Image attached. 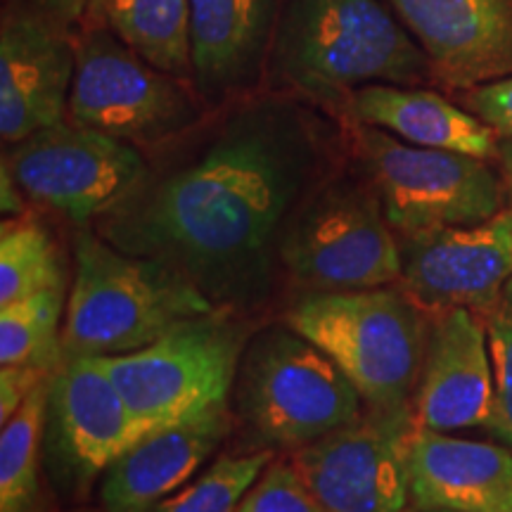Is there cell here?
Returning a JSON list of instances; mask_svg holds the SVG:
<instances>
[{
  "label": "cell",
  "mask_w": 512,
  "mask_h": 512,
  "mask_svg": "<svg viewBox=\"0 0 512 512\" xmlns=\"http://www.w3.org/2000/svg\"><path fill=\"white\" fill-rule=\"evenodd\" d=\"M93 223L102 240L181 273L216 309L271 320L290 302L283 238L339 169V133L287 95L230 105L174 143Z\"/></svg>",
  "instance_id": "6da1fadb"
},
{
  "label": "cell",
  "mask_w": 512,
  "mask_h": 512,
  "mask_svg": "<svg viewBox=\"0 0 512 512\" xmlns=\"http://www.w3.org/2000/svg\"><path fill=\"white\" fill-rule=\"evenodd\" d=\"M273 69L311 105L347 114L358 88L434 81L430 60L382 0H287Z\"/></svg>",
  "instance_id": "7a4b0ae2"
},
{
  "label": "cell",
  "mask_w": 512,
  "mask_h": 512,
  "mask_svg": "<svg viewBox=\"0 0 512 512\" xmlns=\"http://www.w3.org/2000/svg\"><path fill=\"white\" fill-rule=\"evenodd\" d=\"M230 411L240 451L292 453L361 418L366 401L323 349L271 318L242 351Z\"/></svg>",
  "instance_id": "3957f363"
},
{
  "label": "cell",
  "mask_w": 512,
  "mask_h": 512,
  "mask_svg": "<svg viewBox=\"0 0 512 512\" xmlns=\"http://www.w3.org/2000/svg\"><path fill=\"white\" fill-rule=\"evenodd\" d=\"M216 309L181 273L79 228L62 347L67 358L126 356Z\"/></svg>",
  "instance_id": "277c9868"
},
{
  "label": "cell",
  "mask_w": 512,
  "mask_h": 512,
  "mask_svg": "<svg viewBox=\"0 0 512 512\" xmlns=\"http://www.w3.org/2000/svg\"><path fill=\"white\" fill-rule=\"evenodd\" d=\"M280 318L337 363L366 406H413L427 316L399 285L294 294Z\"/></svg>",
  "instance_id": "5b68a950"
},
{
  "label": "cell",
  "mask_w": 512,
  "mask_h": 512,
  "mask_svg": "<svg viewBox=\"0 0 512 512\" xmlns=\"http://www.w3.org/2000/svg\"><path fill=\"white\" fill-rule=\"evenodd\" d=\"M280 259L290 299L304 292L370 290L401 278L399 235L354 166H339L299 207Z\"/></svg>",
  "instance_id": "8992f818"
},
{
  "label": "cell",
  "mask_w": 512,
  "mask_h": 512,
  "mask_svg": "<svg viewBox=\"0 0 512 512\" xmlns=\"http://www.w3.org/2000/svg\"><path fill=\"white\" fill-rule=\"evenodd\" d=\"M349 157L396 235L477 226L505 209L501 171L486 159L403 143L363 124H351Z\"/></svg>",
  "instance_id": "52a82bcc"
},
{
  "label": "cell",
  "mask_w": 512,
  "mask_h": 512,
  "mask_svg": "<svg viewBox=\"0 0 512 512\" xmlns=\"http://www.w3.org/2000/svg\"><path fill=\"white\" fill-rule=\"evenodd\" d=\"M259 320L211 309L147 349L95 358L147 432L228 403L240 358Z\"/></svg>",
  "instance_id": "ba28073f"
},
{
  "label": "cell",
  "mask_w": 512,
  "mask_h": 512,
  "mask_svg": "<svg viewBox=\"0 0 512 512\" xmlns=\"http://www.w3.org/2000/svg\"><path fill=\"white\" fill-rule=\"evenodd\" d=\"M69 119L140 150L174 143L207 119L185 79L152 67L114 31L95 29L76 48Z\"/></svg>",
  "instance_id": "9c48e42d"
},
{
  "label": "cell",
  "mask_w": 512,
  "mask_h": 512,
  "mask_svg": "<svg viewBox=\"0 0 512 512\" xmlns=\"http://www.w3.org/2000/svg\"><path fill=\"white\" fill-rule=\"evenodd\" d=\"M3 166L29 202L88 228L140 181L147 157L69 119L10 145Z\"/></svg>",
  "instance_id": "30bf717a"
},
{
  "label": "cell",
  "mask_w": 512,
  "mask_h": 512,
  "mask_svg": "<svg viewBox=\"0 0 512 512\" xmlns=\"http://www.w3.org/2000/svg\"><path fill=\"white\" fill-rule=\"evenodd\" d=\"M147 434L95 358H67L50 377L43 472L62 498L81 501L107 467Z\"/></svg>",
  "instance_id": "8fae6325"
},
{
  "label": "cell",
  "mask_w": 512,
  "mask_h": 512,
  "mask_svg": "<svg viewBox=\"0 0 512 512\" xmlns=\"http://www.w3.org/2000/svg\"><path fill=\"white\" fill-rule=\"evenodd\" d=\"M415 427L413 406H366L358 420L287 458L328 512H406Z\"/></svg>",
  "instance_id": "7c38bea8"
},
{
  "label": "cell",
  "mask_w": 512,
  "mask_h": 512,
  "mask_svg": "<svg viewBox=\"0 0 512 512\" xmlns=\"http://www.w3.org/2000/svg\"><path fill=\"white\" fill-rule=\"evenodd\" d=\"M399 285L422 311L486 313L512 280V216L508 209L477 226L399 235Z\"/></svg>",
  "instance_id": "4fadbf2b"
},
{
  "label": "cell",
  "mask_w": 512,
  "mask_h": 512,
  "mask_svg": "<svg viewBox=\"0 0 512 512\" xmlns=\"http://www.w3.org/2000/svg\"><path fill=\"white\" fill-rule=\"evenodd\" d=\"M413 415L418 427L444 434L491 430L496 382L486 325L479 313L451 309L427 316Z\"/></svg>",
  "instance_id": "5bb4252c"
},
{
  "label": "cell",
  "mask_w": 512,
  "mask_h": 512,
  "mask_svg": "<svg viewBox=\"0 0 512 512\" xmlns=\"http://www.w3.org/2000/svg\"><path fill=\"white\" fill-rule=\"evenodd\" d=\"M451 91L512 76V0H387Z\"/></svg>",
  "instance_id": "9a60e30c"
},
{
  "label": "cell",
  "mask_w": 512,
  "mask_h": 512,
  "mask_svg": "<svg viewBox=\"0 0 512 512\" xmlns=\"http://www.w3.org/2000/svg\"><path fill=\"white\" fill-rule=\"evenodd\" d=\"M76 48L48 19L10 12L0 29V136L15 145L69 112Z\"/></svg>",
  "instance_id": "2e32d148"
},
{
  "label": "cell",
  "mask_w": 512,
  "mask_h": 512,
  "mask_svg": "<svg viewBox=\"0 0 512 512\" xmlns=\"http://www.w3.org/2000/svg\"><path fill=\"white\" fill-rule=\"evenodd\" d=\"M233 432L230 401L150 432L126 448L102 475V510L152 512L164 498L200 475L204 463L219 453Z\"/></svg>",
  "instance_id": "e0dca14e"
},
{
  "label": "cell",
  "mask_w": 512,
  "mask_h": 512,
  "mask_svg": "<svg viewBox=\"0 0 512 512\" xmlns=\"http://www.w3.org/2000/svg\"><path fill=\"white\" fill-rule=\"evenodd\" d=\"M408 484L415 510L512 512V448L415 427Z\"/></svg>",
  "instance_id": "ac0fdd59"
},
{
  "label": "cell",
  "mask_w": 512,
  "mask_h": 512,
  "mask_svg": "<svg viewBox=\"0 0 512 512\" xmlns=\"http://www.w3.org/2000/svg\"><path fill=\"white\" fill-rule=\"evenodd\" d=\"M275 0H190L192 83L219 110L259 83Z\"/></svg>",
  "instance_id": "d6986e66"
},
{
  "label": "cell",
  "mask_w": 512,
  "mask_h": 512,
  "mask_svg": "<svg viewBox=\"0 0 512 512\" xmlns=\"http://www.w3.org/2000/svg\"><path fill=\"white\" fill-rule=\"evenodd\" d=\"M347 117L351 124L382 128L403 143L463 152L479 159L496 157L501 143L494 128L470 110L415 86L373 83L358 88L349 100Z\"/></svg>",
  "instance_id": "ffe728a7"
},
{
  "label": "cell",
  "mask_w": 512,
  "mask_h": 512,
  "mask_svg": "<svg viewBox=\"0 0 512 512\" xmlns=\"http://www.w3.org/2000/svg\"><path fill=\"white\" fill-rule=\"evenodd\" d=\"M114 34L178 79L192 81L190 0H102Z\"/></svg>",
  "instance_id": "44dd1931"
},
{
  "label": "cell",
  "mask_w": 512,
  "mask_h": 512,
  "mask_svg": "<svg viewBox=\"0 0 512 512\" xmlns=\"http://www.w3.org/2000/svg\"><path fill=\"white\" fill-rule=\"evenodd\" d=\"M67 283V259L48 223L29 209L5 216L0 226V306Z\"/></svg>",
  "instance_id": "7402d4cb"
},
{
  "label": "cell",
  "mask_w": 512,
  "mask_h": 512,
  "mask_svg": "<svg viewBox=\"0 0 512 512\" xmlns=\"http://www.w3.org/2000/svg\"><path fill=\"white\" fill-rule=\"evenodd\" d=\"M50 380L31 392L0 434V512H46L41 470Z\"/></svg>",
  "instance_id": "603a6c76"
},
{
  "label": "cell",
  "mask_w": 512,
  "mask_h": 512,
  "mask_svg": "<svg viewBox=\"0 0 512 512\" xmlns=\"http://www.w3.org/2000/svg\"><path fill=\"white\" fill-rule=\"evenodd\" d=\"M69 287H55L0 306V366L57 370L64 363L60 320Z\"/></svg>",
  "instance_id": "cb8c5ba5"
},
{
  "label": "cell",
  "mask_w": 512,
  "mask_h": 512,
  "mask_svg": "<svg viewBox=\"0 0 512 512\" xmlns=\"http://www.w3.org/2000/svg\"><path fill=\"white\" fill-rule=\"evenodd\" d=\"M275 456L266 448L223 453L152 512H235Z\"/></svg>",
  "instance_id": "d4e9b609"
},
{
  "label": "cell",
  "mask_w": 512,
  "mask_h": 512,
  "mask_svg": "<svg viewBox=\"0 0 512 512\" xmlns=\"http://www.w3.org/2000/svg\"><path fill=\"white\" fill-rule=\"evenodd\" d=\"M484 318L496 382V418L491 432L512 448V280Z\"/></svg>",
  "instance_id": "484cf974"
},
{
  "label": "cell",
  "mask_w": 512,
  "mask_h": 512,
  "mask_svg": "<svg viewBox=\"0 0 512 512\" xmlns=\"http://www.w3.org/2000/svg\"><path fill=\"white\" fill-rule=\"evenodd\" d=\"M235 512H328L294 470L290 458L275 456Z\"/></svg>",
  "instance_id": "4316f807"
},
{
  "label": "cell",
  "mask_w": 512,
  "mask_h": 512,
  "mask_svg": "<svg viewBox=\"0 0 512 512\" xmlns=\"http://www.w3.org/2000/svg\"><path fill=\"white\" fill-rule=\"evenodd\" d=\"M465 110L496 131L498 138H512V76L482 83L463 93Z\"/></svg>",
  "instance_id": "83f0119b"
},
{
  "label": "cell",
  "mask_w": 512,
  "mask_h": 512,
  "mask_svg": "<svg viewBox=\"0 0 512 512\" xmlns=\"http://www.w3.org/2000/svg\"><path fill=\"white\" fill-rule=\"evenodd\" d=\"M55 370L36 366H3L0 368V427L10 422L31 392L53 377Z\"/></svg>",
  "instance_id": "f1b7e54d"
},
{
  "label": "cell",
  "mask_w": 512,
  "mask_h": 512,
  "mask_svg": "<svg viewBox=\"0 0 512 512\" xmlns=\"http://www.w3.org/2000/svg\"><path fill=\"white\" fill-rule=\"evenodd\" d=\"M43 15H53L57 19H76L91 8L95 0H27Z\"/></svg>",
  "instance_id": "f546056e"
},
{
  "label": "cell",
  "mask_w": 512,
  "mask_h": 512,
  "mask_svg": "<svg viewBox=\"0 0 512 512\" xmlns=\"http://www.w3.org/2000/svg\"><path fill=\"white\" fill-rule=\"evenodd\" d=\"M0 181H3V214L5 216H17L27 211V204H24V192L19 190L15 178L8 171V166H3V174H0Z\"/></svg>",
  "instance_id": "4dcf8cb0"
},
{
  "label": "cell",
  "mask_w": 512,
  "mask_h": 512,
  "mask_svg": "<svg viewBox=\"0 0 512 512\" xmlns=\"http://www.w3.org/2000/svg\"><path fill=\"white\" fill-rule=\"evenodd\" d=\"M498 171H501L503 192H505V209L512 216V138H501L498 143Z\"/></svg>",
  "instance_id": "1f68e13d"
},
{
  "label": "cell",
  "mask_w": 512,
  "mask_h": 512,
  "mask_svg": "<svg viewBox=\"0 0 512 512\" xmlns=\"http://www.w3.org/2000/svg\"><path fill=\"white\" fill-rule=\"evenodd\" d=\"M74 512H105V510H93V508H81V510H74Z\"/></svg>",
  "instance_id": "d6a6232c"
},
{
  "label": "cell",
  "mask_w": 512,
  "mask_h": 512,
  "mask_svg": "<svg viewBox=\"0 0 512 512\" xmlns=\"http://www.w3.org/2000/svg\"><path fill=\"white\" fill-rule=\"evenodd\" d=\"M418 512H451V510H418Z\"/></svg>",
  "instance_id": "836d02e7"
}]
</instances>
